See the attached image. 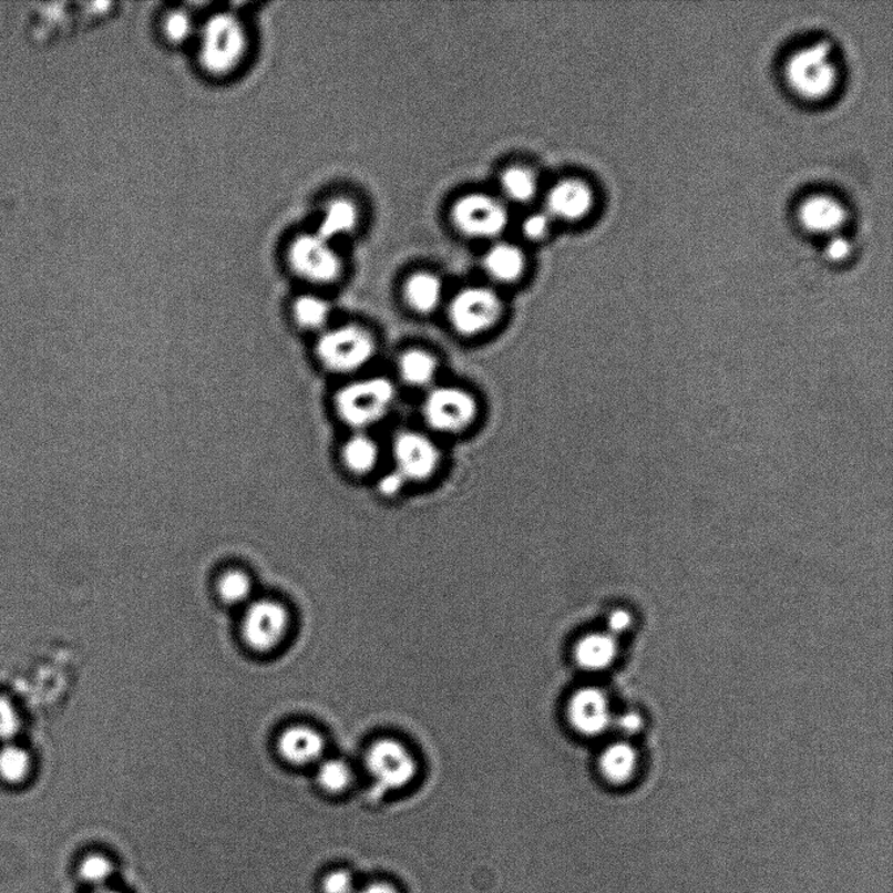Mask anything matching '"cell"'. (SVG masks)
<instances>
[{
	"label": "cell",
	"instance_id": "6da1fadb",
	"mask_svg": "<svg viewBox=\"0 0 893 893\" xmlns=\"http://www.w3.org/2000/svg\"><path fill=\"white\" fill-rule=\"evenodd\" d=\"M397 391L384 377H369L345 384L333 397V409L348 427L359 432L379 423L393 408Z\"/></svg>",
	"mask_w": 893,
	"mask_h": 893
},
{
	"label": "cell",
	"instance_id": "7a4b0ae2",
	"mask_svg": "<svg viewBox=\"0 0 893 893\" xmlns=\"http://www.w3.org/2000/svg\"><path fill=\"white\" fill-rule=\"evenodd\" d=\"M316 359L336 374H351L365 368L376 353V340L359 325L346 324L318 333Z\"/></svg>",
	"mask_w": 893,
	"mask_h": 893
},
{
	"label": "cell",
	"instance_id": "3957f363",
	"mask_svg": "<svg viewBox=\"0 0 893 893\" xmlns=\"http://www.w3.org/2000/svg\"><path fill=\"white\" fill-rule=\"evenodd\" d=\"M245 29L235 14L219 13L207 21L202 32L201 62L211 74L234 71L246 52Z\"/></svg>",
	"mask_w": 893,
	"mask_h": 893
},
{
	"label": "cell",
	"instance_id": "277c9868",
	"mask_svg": "<svg viewBox=\"0 0 893 893\" xmlns=\"http://www.w3.org/2000/svg\"><path fill=\"white\" fill-rule=\"evenodd\" d=\"M290 629V614L281 602L253 599L245 606L242 620L243 640L253 651L267 655L283 645Z\"/></svg>",
	"mask_w": 893,
	"mask_h": 893
},
{
	"label": "cell",
	"instance_id": "5b68a950",
	"mask_svg": "<svg viewBox=\"0 0 893 893\" xmlns=\"http://www.w3.org/2000/svg\"><path fill=\"white\" fill-rule=\"evenodd\" d=\"M787 78L791 89L803 97H824L838 79L831 47L827 42H818L798 50L787 63Z\"/></svg>",
	"mask_w": 893,
	"mask_h": 893
},
{
	"label": "cell",
	"instance_id": "8992f818",
	"mask_svg": "<svg viewBox=\"0 0 893 893\" xmlns=\"http://www.w3.org/2000/svg\"><path fill=\"white\" fill-rule=\"evenodd\" d=\"M370 776L381 790L398 791L411 786L419 762L409 747L394 738H382L369 747L366 757Z\"/></svg>",
	"mask_w": 893,
	"mask_h": 893
},
{
	"label": "cell",
	"instance_id": "52a82bcc",
	"mask_svg": "<svg viewBox=\"0 0 893 893\" xmlns=\"http://www.w3.org/2000/svg\"><path fill=\"white\" fill-rule=\"evenodd\" d=\"M503 315V302L495 290L485 287L461 289L449 304V321L463 337H476L495 326Z\"/></svg>",
	"mask_w": 893,
	"mask_h": 893
},
{
	"label": "cell",
	"instance_id": "ba28073f",
	"mask_svg": "<svg viewBox=\"0 0 893 893\" xmlns=\"http://www.w3.org/2000/svg\"><path fill=\"white\" fill-rule=\"evenodd\" d=\"M425 423L440 433H460L476 418L475 397L459 387H435L428 391L423 402Z\"/></svg>",
	"mask_w": 893,
	"mask_h": 893
},
{
	"label": "cell",
	"instance_id": "9c48e42d",
	"mask_svg": "<svg viewBox=\"0 0 893 893\" xmlns=\"http://www.w3.org/2000/svg\"><path fill=\"white\" fill-rule=\"evenodd\" d=\"M288 263L301 279L314 285H331L342 274L338 253L318 235H302L294 239L288 250Z\"/></svg>",
	"mask_w": 893,
	"mask_h": 893
},
{
	"label": "cell",
	"instance_id": "30bf717a",
	"mask_svg": "<svg viewBox=\"0 0 893 893\" xmlns=\"http://www.w3.org/2000/svg\"><path fill=\"white\" fill-rule=\"evenodd\" d=\"M452 220L464 236L496 238L507 227L510 215L503 203L491 195L468 194L454 203Z\"/></svg>",
	"mask_w": 893,
	"mask_h": 893
},
{
	"label": "cell",
	"instance_id": "8fae6325",
	"mask_svg": "<svg viewBox=\"0 0 893 893\" xmlns=\"http://www.w3.org/2000/svg\"><path fill=\"white\" fill-rule=\"evenodd\" d=\"M393 454L396 470L408 482L427 481L440 464L439 448L431 439L419 432L399 433L394 440Z\"/></svg>",
	"mask_w": 893,
	"mask_h": 893
},
{
	"label": "cell",
	"instance_id": "7c38bea8",
	"mask_svg": "<svg viewBox=\"0 0 893 893\" xmlns=\"http://www.w3.org/2000/svg\"><path fill=\"white\" fill-rule=\"evenodd\" d=\"M566 716L573 729L585 737H597L612 725V708L601 688L583 687L571 696Z\"/></svg>",
	"mask_w": 893,
	"mask_h": 893
},
{
	"label": "cell",
	"instance_id": "4fadbf2b",
	"mask_svg": "<svg viewBox=\"0 0 893 893\" xmlns=\"http://www.w3.org/2000/svg\"><path fill=\"white\" fill-rule=\"evenodd\" d=\"M279 757L294 767L318 764L324 759L326 740L321 732L308 725H292L276 739Z\"/></svg>",
	"mask_w": 893,
	"mask_h": 893
},
{
	"label": "cell",
	"instance_id": "5bb4252c",
	"mask_svg": "<svg viewBox=\"0 0 893 893\" xmlns=\"http://www.w3.org/2000/svg\"><path fill=\"white\" fill-rule=\"evenodd\" d=\"M594 206L592 187L577 178L563 179L552 186L546 199V213L551 219L579 222L591 214Z\"/></svg>",
	"mask_w": 893,
	"mask_h": 893
},
{
	"label": "cell",
	"instance_id": "9a60e30c",
	"mask_svg": "<svg viewBox=\"0 0 893 893\" xmlns=\"http://www.w3.org/2000/svg\"><path fill=\"white\" fill-rule=\"evenodd\" d=\"M618 656V641L608 632L585 635L573 649V658L581 669L597 673L606 670Z\"/></svg>",
	"mask_w": 893,
	"mask_h": 893
},
{
	"label": "cell",
	"instance_id": "2e32d148",
	"mask_svg": "<svg viewBox=\"0 0 893 893\" xmlns=\"http://www.w3.org/2000/svg\"><path fill=\"white\" fill-rule=\"evenodd\" d=\"M846 213L841 203L828 195H812L800 208V220L805 229L815 234H831L845 222Z\"/></svg>",
	"mask_w": 893,
	"mask_h": 893
},
{
	"label": "cell",
	"instance_id": "e0dca14e",
	"mask_svg": "<svg viewBox=\"0 0 893 893\" xmlns=\"http://www.w3.org/2000/svg\"><path fill=\"white\" fill-rule=\"evenodd\" d=\"M444 286L438 275L418 273L404 283L403 297L409 307L420 315H430L440 307Z\"/></svg>",
	"mask_w": 893,
	"mask_h": 893
},
{
	"label": "cell",
	"instance_id": "ac0fdd59",
	"mask_svg": "<svg viewBox=\"0 0 893 893\" xmlns=\"http://www.w3.org/2000/svg\"><path fill=\"white\" fill-rule=\"evenodd\" d=\"M483 265L493 280L505 283L517 281L525 271L524 253L512 244H496L486 252Z\"/></svg>",
	"mask_w": 893,
	"mask_h": 893
},
{
	"label": "cell",
	"instance_id": "d6986e66",
	"mask_svg": "<svg viewBox=\"0 0 893 893\" xmlns=\"http://www.w3.org/2000/svg\"><path fill=\"white\" fill-rule=\"evenodd\" d=\"M380 450L368 434L356 432L340 448V461L347 471L355 475L370 473L379 463Z\"/></svg>",
	"mask_w": 893,
	"mask_h": 893
},
{
	"label": "cell",
	"instance_id": "ffe728a7",
	"mask_svg": "<svg viewBox=\"0 0 893 893\" xmlns=\"http://www.w3.org/2000/svg\"><path fill=\"white\" fill-rule=\"evenodd\" d=\"M290 316H292L297 329L321 333L328 329L331 305L321 296L305 294L296 297L290 305Z\"/></svg>",
	"mask_w": 893,
	"mask_h": 893
},
{
	"label": "cell",
	"instance_id": "44dd1931",
	"mask_svg": "<svg viewBox=\"0 0 893 893\" xmlns=\"http://www.w3.org/2000/svg\"><path fill=\"white\" fill-rule=\"evenodd\" d=\"M439 362L431 352L412 348L399 356L398 372L412 388H425L435 379Z\"/></svg>",
	"mask_w": 893,
	"mask_h": 893
},
{
	"label": "cell",
	"instance_id": "7402d4cb",
	"mask_svg": "<svg viewBox=\"0 0 893 893\" xmlns=\"http://www.w3.org/2000/svg\"><path fill=\"white\" fill-rule=\"evenodd\" d=\"M637 767V753L628 743L608 746L601 755L599 769L608 782L622 786L630 780Z\"/></svg>",
	"mask_w": 893,
	"mask_h": 893
},
{
	"label": "cell",
	"instance_id": "603a6c76",
	"mask_svg": "<svg viewBox=\"0 0 893 893\" xmlns=\"http://www.w3.org/2000/svg\"><path fill=\"white\" fill-rule=\"evenodd\" d=\"M358 223V208L351 201L333 199L325 211L317 235L330 243L332 238L351 234Z\"/></svg>",
	"mask_w": 893,
	"mask_h": 893
},
{
	"label": "cell",
	"instance_id": "cb8c5ba5",
	"mask_svg": "<svg viewBox=\"0 0 893 893\" xmlns=\"http://www.w3.org/2000/svg\"><path fill=\"white\" fill-rule=\"evenodd\" d=\"M217 597L228 606H248L253 598L254 584L248 572L238 568L224 571L216 581Z\"/></svg>",
	"mask_w": 893,
	"mask_h": 893
},
{
	"label": "cell",
	"instance_id": "d4e9b609",
	"mask_svg": "<svg viewBox=\"0 0 893 893\" xmlns=\"http://www.w3.org/2000/svg\"><path fill=\"white\" fill-rule=\"evenodd\" d=\"M500 187L506 199L517 205H527L538 192V179L525 166H511L501 174Z\"/></svg>",
	"mask_w": 893,
	"mask_h": 893
},
{
	"label": "cell",
	"instance_id": "484cf974",
	"mask_svg": "<svg viewBox=\"0 0 893 893\" xmlns=\"http://www.w3.org/2000/svg\"><path fill=\"white\" fill-rule=\"evenodd\" d=\"M316 781L325 793L343 794L352 786L353 771L343 759H322L317 764Z\"/></svg>",
	"mask_w": 893,
	"mask_h": 893
},
{
	"label": "cell",
	"instance_id": "4316f807",
	"mask_svg": "<svg viewBox=\"0 0 893 893\" xmlns=\"http://www.w3.org/2000/svg\"><path fill=\"white\" fill-rule=\"evenodd\" d=\"M115 871L117 868L111 856L100 852L84 855L76 869L79 880L90 885L92 890L107 887Z\"/></svg>",
	"mask_w": 893,
	"mask_h": 893
},
{
	"label": "cell",
	"instance_id": "83f0119b",
	"mask_svg": "<svg viewBox=\"0 0 893 893\" xmlns=\"http://www.w3.org/2000/svg\"><path fill=\"white\" fill-rule=\"evenodd\" d=\"M29 771V757L18 747H7L0 752V774L6 780L17 782L23 780Z\"/></svg>",
	"mask_w": 893,
	"mask_h": 893
},
{
	"label": "cell",
	"instance_id": "f1b7e54d",
	"mask_svg": "<svg viewBox=\"0 0 893 893\" xmlns=\"http://www.w3.org/2000/svg\"><path fill=\"white\" fill-rule=\"evenodd\" d=\"M164 31L172 42H184L191 38L194 27L191 14L185 11H174L165 19Z\"/></svg>",
	"mask_w": 893,
	"mask_h": 893
},
{
	"label": "cell",
	"instance_id": "f546056e",
	"mask_svg": "<svg viewBox=\"0 0 893 893\" xmlns=\"http://www.w3.org/2000/svg\"><path fill=\"white\" fill-rule=\"evenodd\" d=\"M358 889L353 874L347 869L331 870L321 881L322 893H355Z\"/></svg>",
	"mask_w": 893,
	"mask_h": 893
},
{
	"label": "cell",
	"instance_id": "4dcf8cb0",
	"mask_svg": "<svg viewBox=\"0 0 893 893\" xmlns=\"http://www.w3.org/2000/svg\"><path fill=\"white\" fill-rule=\"evenodd\" d=\"M552 219L547 213H534L525 217L521 232L530 242H541L550 234Z\"/></svg>",
	"mask_w": 893,
	"mask_h": 893
},
{
	"label": "cell",
	"instance_id": "1f68e13d",
	"mask_svg": "<svg viewBox=\"0 0 893 893\" xmlns=\"http://www.w3.org/2000/svg\"><path fill=\"white\" fill-rule=\"evenodd\" d=\"M406 483H408L406 478L394 470L380 479L379 491L382 496L394 497L403 491Z\"/></svg>",
	"mask_w": 893,
	"mask_h": 893
},
{
	"label": "cell",
	"instance_id": "d6a6232c",
	"mask_svg": "<svg viewBox=\"0 0 893 893\" xmlns=\"http://www.w3.org/2000/svg\"><path fill=\"white\" fill-rule=\"evenodd\" d=\"M17 728V716H14L11 704L0 697V738L10 737Z\"/></svg>",
	"mask_w": 893,
	"mask_h": 893
},
{
	"label": "cell",
	"instance_id": "836d02e7",
	"mask_svg": "<svg viewBox=\"0 0 893 893\" xmlns=\"http://www.w3.org/2000/svg\"><path fill=\"white\" fill-rule=\"evenodd\" d=\"M851 252L852 244L849 243L848 238L841 236H834L831 238L825 248L828 258L832 260L845 259Z\"/></svg>",
	"mask_w": 893,
	"mask_h": 893
},
{
	"label": "cell",
	"instance_id": "e575fe53",
	"mask_svg": "<svg viewBox=\"0 0 893 893\" xmlns=\"http://www.w3.org/2000/svg\"><path fill=\"white\" fill-rule=\"evenodd\" d=\"M632 624V616L626 609H616L612 615L608 616L607 627L608 634L613 636L623 634L626 632Z\"/></svg>",
	"mask_w": 893,
	"mask_h": 893
},
{
	"label": "cell",
	"instance_id": "d590c367",
	"mask_svg": "<svg viewBox=\"0 0 893 893\" xmlns=\"http://www.w3.org/2000/svg\"><path fill=\"white\" fill-rule=\"evenodd\" d=\"M355 893H402L394 883L389 881H374L359 885Z\"/></svg>",
	"mask_w": 893,
	"mask_h": 893
},
{
	"label": "cell",
	"instance_id": "8d00e7d4",
	"mask_svg": "<svg viewBox=\"0 0 893 893\" xmlns=\"http://www.w3.org/2000/svg\"><path fill=\"white\" fill-rule=\"evenodd\" d=\"M616 725H618V728L623 732H627V735H635V732L641 729L643 720L637 714H627L619 717V720L616 722Z\"/></svg>",
	"mask_w": 893,
	"mask_h": 893
},
{
	"label": "cell",
	"instance_id": "74e56055",
	"mask_svg": "<svg viewBox=\"0 0 893 893\" xmlns=\"http://www.w3.org/2000/svg\"><path fill=\"white\" fill-rule=\"evenodd\" d=\"M91 893H123V892L111 887V885H107V887L92 890Z\"/></svg>",
	"mask_w": 893,
	"mask_h": 893
}]
</instances>
